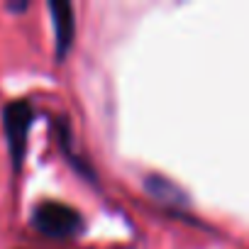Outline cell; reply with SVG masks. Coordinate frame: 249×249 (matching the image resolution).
<instances>
[{
	"label": "cell",
	"mask_w": 249,
	"mask_h": 249,
	"mask_svg": "<svg viewBox=\"0 0 249 249\" xmlns=\"http://www.w3.org/2000/svg\"><path fill=\"white\" fill-rule=\"evenodd\" d=\"M32 227L37 232H42L44 237L73 239V237L83 234L86 220L76 208H71L61 200H42L32 213Z\"/></svg>",
	"instance_id": "obj_1"
},
{
	"label": "cell",
	"mask_w": 249,
	"mask_h": 249,
	"mask_svg": "<svg viewBox=\"0 0 249 249\" xmlns=\"http://www.w3.org/2000/svg\"><path fill=\"white\" fill-rule=\"evenodd\" d=\"M35 122V105L30 100H10L3 107V132H5V144L13 164V174L18 176L25 161L27 152V135Z\"/></svg>",
	"instance_id": "obj_2"
},
{
	"label": "cell",
	"mask_w": 249,
	"mask_h": 249,
	"mask_svg": "<svg viewBox=\"0 0 249 249\" xmlns=\"http://www.w3.org/2000/svg\"><path fill=\"white\" fill-rule=\"evenodd\" d=\"M52 13V25H54V52L56 61H64L69 52L73 49L76 42V10L66 0H52L47 5Z\"/></svg>",
	"instance_id": "obj_3"
}]
</instances>
